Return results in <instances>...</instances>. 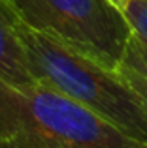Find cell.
I'll use <instances>...</instances> for the list:
<instances>
[{"label": "cell", "mask_w": 147, "mask_h": 148, "mask_svg": "<svg viewBox=\"0 0 147 148\" xmlns=\"http://www.w3.org/2000/svg\"><path fill=\"white\" fill-rule=\"evenodd\" d=\"M0 11L25 51L36 83L72 98L126 135L147 143V105L117 71L34 30L2 2Z\"/></svg>", "instance_id": "cell-1"}, {"label": "cell", "mask_w": 147, "mask_h": 148, "mask_svg": "<svg viewBox=\"0 0 147 148\" xmlns=\"http://www.w3.org/2000/svg\"><path fill=\"white\" fill-rule=\"evenodd\" d=\"M0 139L19 148H147L72 98L44 86L0 81Z\"/></svg>", "instance_id": "cell-2"}, {"label": "cell", "mask_w": 147, "mask_h": 148, "mask_svg": "<svg viewBox=\"0 0 147 148\" xmlns=\"http://www.w3.org/2000/svg\"><path fill=\"white\" fill-rule=\"evenodd\" d=\"M23 23L117 71L134 32L111 0H0Z\"/></svg>", "instance_id": "cell-3"}, {"label": "cell", "mask_w": 147, "mask_h": 148, "mask_svg": "<svg viewBox=\"0 0 147 148\" xmlns=\"http://www.w3.org/2000/svg\"><path fill=\"white\" fill-rule=\"evenodd\" d=\"M0 81L17 86L36 83L28 68L25 51L2 11H0Z\"/></svg>", "instance_id": "cell-4"}, {"label": "cell", "mask_w": 147, "mask_h": 148, "mask_svg": "<svg viewBox=\"0 0 147 148\" xmlns=\"http://www.w3.org/2000/svg\"><path fill=\"white\" fill-rule=\"evenodd\" d=\"M117 73L125 79V83L144 99L147 105V64L141 60V56L138 54V51L134 49L132 40L128 43V49L125 53V58L119 64Z\"/></svg>", "instance_id": "cell-5"}, {"label": "cell", "mask_w": 147, "mask_h": 148, "mask_svg": "<svg viewBox=\"0 0 147 148\" xmlns=\"http://www.w3.org/2000/svg\"><path fill=\"white\" fill-rule=\"evenodd\" d=\"M136 40L147 49V0H130L123 10Z\"/></svg>", "instance_id": "cell-6"}, {"label": "cell", "mask_w": 147, "mask_h": 148, "mask_svg": "<svg viewBox=\"0 0 147 148\" xmlns=\"http://www.w3.org/2000/svg\"><path fill=\"white\" fill-rule=\"evenodd\" d=\"M132 45H134V49L138 51V54H140V56H141V60H144L145 64H147V49H145L144 45H141L140 41L136 40V36H132Z\"/></svg>", "instance_id": "cell-7"}, {"label": "cell", "mask_w": 147, "mask_h": 148, "mask_svg": "<svg viewBox=\"0 0 147 148\" xmlns=\"http://www.w3.org/2000/svg\"><path fill=\"white\" fill-rule=\"evenodd\" d=\"M0 148H19V146L10 139H0Z\"/></svg>", "instance_id": "cell-8"}, {"label": "cell", "mask_w": 147, "mask_h": 148, "mask_svg": "<svg viewBox=\"0 0 147 148\" xmlns=\"http://www.w3.org/2000/svg\"><path fill=\"white\" fill-rule=\"evenodd\" d=\"M128 2H130V0H111V4H115V6H117L121 11L126 8V4H128Z\"/></svg>", "instance_id": "cell-9"}]
</instances>
